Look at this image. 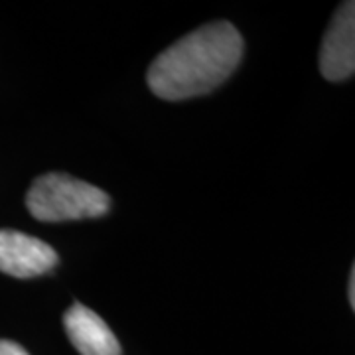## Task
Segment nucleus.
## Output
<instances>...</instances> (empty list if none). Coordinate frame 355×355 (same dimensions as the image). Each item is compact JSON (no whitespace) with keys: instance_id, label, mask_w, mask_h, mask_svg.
<instances>
[{"instance_id":"1","label":"nucleus","mask_w":355,"mask_h":355,"mask_svg":"<svg viewBox=\"0 0 355 355\" xmlns=\"http://www.w3.org/2000/svg\"><path fill=\"white\" fill-rule=\"evenodd\" d=\"M243 38L231 22L200 26L164 50L148 67L146 81L156 97L184 101L219 87L241 62Z\"/></svg>"},{"instance_id":"2","label":"nucleus","mask_w":355,"mask_h":355,"mask_svg":"<svg viewBox=\"0 0 355 355\" xmlns=\"http://www.w3.org/2000/svg\"><path fill=\"white\" fill-rule=\"evenodd\" d=\"M26 207L38 221L55 223L105 216L111 198L89 182L51 172L34 180L26 193Z\"/></svg>"},{"instance_id":"3","label":"nucleus","mask_w":355,"mask_h":355,"mask_svg":"<svg viewBox=\"0 0 355 355\" xmlns=\"http://www.w3.org/2000/svg\"><path fill=\"white\" fill-rule=\"evenodd\" d=\"M60 257L38 237L16 229H0V272L14 279H34L50 272Z\"/></svg>"},{"instance_id":"4","label":"nucleus","mask_w":355,"mask_h":355,"mask_svg":"<svg viewBox=\"0 0 355 355\" xmlns=\"http://www.w3.org/2000/svg\"><path fill=\"white\" fill-rule=\"evenodd\" d=\"M320 71L328 81L349 79L355 71V4L336 10L320 50Z\"/></svg>"},{"instance_id":"5","label":"nucleus","mask_w":355,"mask_h":355,"mask_svg":"<svg viewBox=\"0 0 355 355\" xmlns=\"http://www.w3.org/2000/svg\"><path fill=\"white\" fill-rule=\"evenodd\" d=\"M69 342L81 355H121V343L99 314L87 306H71L64 316Z\"/></svg>"},{"instance_id":"6","label":"nucleus","mask_w":355,"mask_h":355,"mask_svg":"<svg viewBox=\"0 0 355 355\" xmlns=\"http://www.w3.org/2000/svg\"><path fill=\"white\" fill-rule=\"evenodd\" d=\"M0 355H30L20 343L10 340H0Z\"/></svg>"},{"instance_id":"7","label":"nucleus","mask_w":355,"mask_h":355,"mask_svg":"<svg viewBox=\"0 0 355 355\" xmlns=\"http://www.w3.org/2000/svg\"><path fill=\"white\" fill-rule=\"evenodd\" d=\"M349 304L352 308L355 306V268H352V275H349Z\"/></svg>"}]
</instances>
